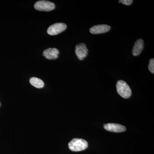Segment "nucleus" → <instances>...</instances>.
Returning <instances> with one entry per match:
<instances>
[{
	"label": "nucleus",
	"instance_id": "f03ea898",
	"mask_svg": "<svg viewBox=\"0 0 154 154\" xmlns=\"http://www.w3.org/2000/svg\"><path fill=\"white\" fill-rule=\"evenodd\" d=\"M116 87L117 93L122 98L128 99L131 96V89L125 81L122 80L118 81Z\"/></svg>",
	"mask_w": 154,
	"mask_h": 154
},
{
	"label": "nucleus",
	"instance_id": "ddd939ff",
	"mask_svg": "<svg viewBox=\"0 0 154 154\" xmlns=\"http://www.w3.org/2000/svg\"><path fill=\"white\" fill-rule=\"evenodd\" d=\"M0 106H1V104H0Z\"/></svg>",
	"mask_w": 154,
	"mask_h": 154
},
{
	"label": "nucleus",
	"instance_id": "39448f33",
	"mask_svg": "<svg viewBox=\"0 0 154 154\" xmlns=\"http://www.w3.org/2000/svg\"><path fill=\"white\" fill-rule=\"evenodd\" d=\"M75 54L80 60H82L88 54V49L85 43H81L77 45L75 47Z\"/></svg>",
	"mask_w": 154,
	"mask_h": 154
},
{
	"label": "nucleus",
	"instance_id": "0eeeda50",
	"mask_svg": "<svg viewBox=\"0 0 154 154\" xmlns=\"http://www.w3.org/2000/svg\"><path fill=\"white\" fill-rule=\"evenodd\" d=\"M110 27L106 25H97L93 26L90 29V32L92 34H101L106 33L110 30Z\"/></svg>",
	"mask_w": 154,
	"mask_h": 154
},
{
	"label": "nucleus",
	"instance_id": "7ed1b4c3",
	"mask_svg": "<svg viewBox=\"0 0 154 154\" xmlns=\"http://www.w3.org/2000/svg\"><path fill=\"white\" fill-rule=\"evenodd\" d=\"M54 3L47 1H39L34 5V8L38 11L48 12L55 8Z\"/></svg>",
	"mask_w": 154,
	"mask_h": 154
},
{
	"label": "nucleus",
	"instance_id": "9b49d317",
	"mask_svg": "<svg viewBox=\"0 0 154 154\" xmlns=\"http://www.w3.org/2000/svg\"><path fill=\"white\" fill-rule=\"evenodd\" d=\"M149 70L152 73H154V59L152 58L149 61L148 66Z\"/></svg>",
	"mask_w": 154,
	"mask_h": 154
},
{
	"label": "nucleus",
	"instance_id": "f8f14e48",
	"mask_svg": "<svg viewBox=\"0 0 154 154\" xmlns=\"http://www.w3.org/2000/svg\"><path fill=\"white\" fill-rule=\"evenodd\" d=\"M119 3L121 2L123 5H130L132 4L133 1L132 0H121V1H119Z\"/></svg>",
	"mask_w": 154,
	"mask_h": 154
},
{
	"label": "nucleus",
	"instance_id": "20e7f679",
	"mask_svg": "<svg viewBox=\"0 0 154 154\" xmlns=\"http://www.w3.org/2000/svg\"><path fill=\"white\" fill-rule=\"evenodd\" d=\"M67 26L63 23H57L51 25L47 30L48 34L52 36L57 35L66 29Z\"/></svg>",
	"mask_w": 154,
	"mask_h": 154
},
{
	"label": "nucleus",
	"instance_id": "1a4fd4ad",
	"mask_svg": "<svg viewBox=\"0 0 154 154\" xmlns=\"http://www.w3.org/2000/svg\"><path fill=\"white\" fill-rule=\"evenodd\" d=\"M144 42L142 39H139L135 42L133 48V55L137 56L139 55L143 49Z\"/></svg>",
	"mask_w": 154,
	"mask_h": 154
},
{
	"label": "nucleus",
	"instance_id": "f257e3e1",
	"mask_svg": "<svg viewBox=\"0 0 154 154\" xmlns=\"http://www.w3.org/2000/svg\"><path fill=\"white\" fill-rule=\"evenodd\" d=\"M69 148L72 151H82L88 147V142L83 139L74 138L69 143Z\"/></svg>",
	"mask_w": 154,
	"mask_h": 154
},
{
	"label": "nucleus",
	"instance_id": "6e6552de",
	"mask_svg": "<svg viewBox=\"0 0 154 154\" xmlns=\"http://www.w3.org/2000/svg\"><path fill=\"white\" fill-rule=\"evenodd\" d=\"M59 51L55 48H48L43 52V55L47 59H56L58 57Z\"/></svg>",
	"mask_w": 154,
	"mask_h": 154
},
{
	"label": "nucleus",
	"instance_id": "423d86ee",
	"mask_svg": "<svg viewBox=\"0 0 154 154\" xmlns=\"http://www.w3.org/2000/svg\"><path fill=\"white\" fill-rule=\"evenodd\" d=\"M104 128L106 130L111 132L119 133L123 132L126 131V128L120 124L116 123H107L105 124Z\"/></svg>",
	"mask_w": 154,
	"mask_h": 154
},
{
	"label": "nucleus",
	"instance_id": "9d476101",
	"mask_svg": "<svg viewBox=\"0 0 154 154\" xmlns=\"http://www.w3.org/2000/svg\"><path fill=\"white\" fill-rule=\"evenodd\" d=\"M30 82L32 85L37 88H43L44 86L43 81L36 77L31 78L30 80Z\"/></svg>",
	"mask_w": 154,
	"mask_h": 154
}]
</instances>
